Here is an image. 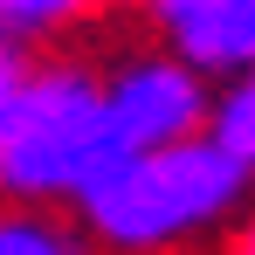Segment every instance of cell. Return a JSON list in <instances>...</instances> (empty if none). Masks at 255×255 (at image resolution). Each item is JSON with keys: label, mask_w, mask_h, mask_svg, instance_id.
I'll list each match as a JSON object with an SVG mask.
<instances>
[{"label": "cell", "mask_w": 255, "mask_h": 255, "mask_svg": "<svg viewBox=\"0 0 255 255\" xmlns=\"http://www.w3.org/2000/svg\"><path fill=\"white\" fill-rule=\"evenodd\" d=\"M249 179L214 138L166 145V152H131L83 193V235L97 255H172L186 242L214 235L249 200Z\"/></svg>", "instance_id": "6da1fadb"}, {"label": "cell", "mask_w": 255, "mask_h": 255, "mask_svg": "<svg viewBox=\"0 0 255 255\" xmlns=\"http://www.w3.org/2000/svg\"><path fill=\"white\" fill-rule=\"evenodd\" d=\"M125 152L104 125V69L90 62H35L28 90L0 138V193L7 207H83V193Z\"/></svg>", "instance_id": "7a4b0ae2"}, {"label": "cell", "mask_w": 255, "mask_h": 255, "mask_svg": "<svg viewBox=\"0 0 255 255\" xmlns=\"http://www.w3.org/2000/svg\"><path fill=\"white\" fill-rule=\"evenodd\" d=\"M104 125L118 152H166L193 145L214 125V83L172 48H131L104 69Z\"/></svg>", "instance_id": "3957f363"}, {"label": "cell", "mask_w": 255, "mask_h": 255, "mask_svg": "<svg viewBox=\"0 0 255 255\" xmlns=\"http://www.w3.org/2000/svg\"><path fill=\"white\" fill-rule=\"evenodd\" d=\"M145 14L159 42L207 83H235L255 69V0H145Z\"/></svg>", "instance_id": "277c9868"}, {"label": "cell", "mask_w": 255, "mask_h": 255, "mask_svg": "<svg viewBox=\"0 0 255 255\" xmlns=\"http://www.w3.org/2000/svg\"><path fill=\"white\" fill-rule=\"evenodd\" d=\"M0 255H97V242L48 207H0Z\"/></svg>", "instance_id": "5b68a950"}, {"label": "cell", "mask_w": 255, "mask_h": 255, "mask_svg": "<svg viewBox=\"0 0 255 255\" xmlns=\"http://www.w3.org/2000/svg\"><path fill=\"white\" fill-rule=\"evenodd\" d=\"M207 138H214L242 172H255V69L214 90V125H207Z\"/></svg>", "instance_id": "8992f818"}, {"label": "cell", "mask_w": 255, "mask_h": 255, "mask_svg": "<svg viewBox=\"0 0 255 255\" xmlns=\"http://www.w3.org/2000/svg\"><path fill=\"white\" fill-rule=\"evenodd\" d=\"M97 0H0V35L7 42H48V35H62V28H76Z\"/></svg>", "instance_id": "52a82bcc"}, {"label": "cell", "mask_w": 255, "mask_h": 255, "mask_svg": "<svg viewBox=\"0 0 255 255\" xmlns=\"http://www.w3.org/2000/svg\"><path fill=\"white\" fill-rule=\"evenodd\" d=\"M28 69H35V55H28L21 42H7V35H0V138H7V118H14L21 90H28Z\"/></svg>", "instance_id": "ba28073f"}, {"label": "cell", "mask_w": 255, "mask_h": 255, "mask_svg": "<svg viewBox=\"0 0 255 255\" xmlns=\"http://www.w3.org/2000/svg\"><path fill=\"white\" fill-rule=\"evenodd\" d=\"M228 255H255V235H235V249Z\"/></svg>", "instance_id": "9c48e42d"}, {"label": "cell", "mask_w": 255, "mask_h": 255, "mask_svg": "<svg viewBox=\"0 0 255 255\" xmlns=\"http://www.w3.org/2000/svg\"><path fill=\"white\" fill-rule=\"evenodd\" d=\"M242 235H255V221H249V228H242Z\"/></svg>", "instance_id": "30bf717a"}]
</instances>
